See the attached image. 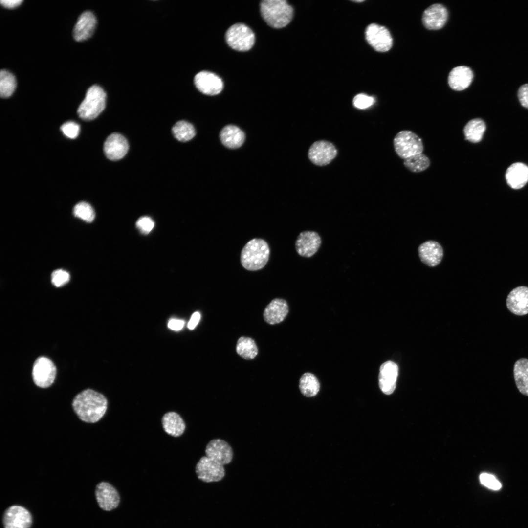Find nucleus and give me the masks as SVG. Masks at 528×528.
<instances>
[{
  "mask_svg": "<svg viewBox=\"0 0 528 528\" xmlns=\"http://www.w3.org/2000/svg\"><path fill=\"white\" fill-rule=\"evenodd\" d=\"M72 407L79 418L83 421L95 423L105 415L108 401L102 394L93 390H83L74 398Z\"/></svg>",
  "mask_w": 528,
  "mask_h": 528,
  "instance_id": "obj_1",
  "label": "nucleus"
},
{
  "mask_svg": "<svg viewBox=\"0 0 528 528\" xmlns=\"http://www.w3.org/2000/svg\"><path fill=\"white\" fill-rule=\"evenodd\" d=\"M270 255L268 243L261 238H254L248 242L242 250L241 263L246 270L257 271L267 264Z\"/></svg>",
  "mask_w": 528,
  "mask_h": 528,
  "instance_id": "obj_2",
  "label": "nucleus"
},
{
  "mask_svg": "<svg viewBox=\"0 0 528 528\" xmlns=\"http://www.w3.org/2000/svg\"><path fill=\"white\" fill-rule=\"evenodd\" d=\"M261 15L271 27L281 28L291 21L293 9L285 0H264L260 3Z\"/></svg>",
  "mask_w": 528,
  "mask_h": 528,
  "instance_id": "obj_3",
  "label": "nucleus"
},
{
  "mask_svg": "<svg viewBox=\"0 0 528 528\" xmlns=\"http://www.w3.org/2000/svg\"><path fill=\"white\" fill-rule=\"evenodd\" d=\"M106 94L98 85H94L87 90L86 96L77 110L79 117L87 121L96 118L106 106Z\"/></svg>",
  "mask_w": 528,
  "mask_h": 528,
  "instance_id": "obj_4",
  "label": "nucleus"
},
{
  "mask_svg": "<svg viewBox=\"0 0 528 528\" xmlns=\"http://www.w3.org/2000/svg\"><path fill=\"white\" fill-rule=\"evenodd\" d=\"M393 144L397 155L403 160L421 153L424 146L421 139L411 131L403 130L395 136Z\"/></svg>",
  "mask_w": 528,
  "mask_h": 528,
  "instance_id": "obj_5",
  "label": "nucleus"
},
{
  "mask_svg": "<svg viewBox=\"0 0 528 528\" xmlns=\"http://www.w3.org/2000/svg\"><path fill=\"white\" fill-rule=\"evenodd\" d=\"M225 39L232 49L245 51L250 49L255 43V34L252 30L243 23H236L227 30Z\"/></svg>",
  "mask_w": 528,
  "mask_h": 528,
  "instance_id": "obj_6",
  "label": "nucleus"
},
{
  "mask_svg": "<svg viewBox=\"0 0 528 528\" xmlns=\"http://www.w3.org/2000/svg\"><path fill=\"white\" fill-rule=\"evenodd\" d=\"M56 372V366L51 360L45 357H39L33 366V381L39 387H48L54 381Z\"/></svg>",
  "mask_w": 528,
  "mask_h": 528,
  "instance_id": "obj_7",
  "label": "nucleus"
},
{
  "mask_svg": "<svg viewBox=\"0 0 528 528\" xmlns=\"http://www.w3.org/2000/svg\"><path fill=\"white\" fill-rule=\"evenodd\" d=\"M365 37L370 45L377 51L386 52L392 46V37L384 26L375 23L370 24L366 29Z\"/></svg>",
  "mask_w": 528,
  "mask_h": 528,
  "instance_id": "obj_8",
  "label": "nucleus"
},
{
  "mask_svg": "<svg viewBox=\"0 0 528 528\" xmlns=\"http://www.w3.org/2000/svg\"><path fill=\"white\" fill-rule=\"evenodd\" d=\"M4 528H30L32 517L25 507L13 505L7 508L2 517Z\"/></svg>",
  "mask_w": 528,
  "mask_h": 528,
  "instance_id": "obj_9",
  "label": "nucleus"
},
{
  "mask_svg": "<svg viewBox=\"0 0 528 528\" xmlns=\"http://www.w3.org/2000/svg\"><path fill=\"white\" fill-rule=\"evenodd\" d=\"M198 478L206 483L220 481L225 475L223 465L206 456L202 457L196 466Z\"/></svg>",
  "mask_w": 528,
  "mask_h": 528,
  "instance_id": "obj_10",
  "label": "nucleus"
},
{
  "mask_svg": "<svg viewBox=\"0 0 528 528\" xmlns=\"http://www.w3.org/2000/svg\"><path fill=\"white\" fill-rule=\"evenodd\" d=\"M337 150L330 142L325 140L315 142L309 148L308 156L310 160L318 166L330 163L336 156Z\"/></svg>",
  "mask_w": 528,
  "mask_h": 528,
  "instance_id": "obj_11",
  "label": "nucleus"
},
{
  "mask_svg": "<svg viewBox=\"0 0 528 528\" xmlns=\"http://www.w3.org/2000/svg\"><path fill=\"white\" fill-rule=\"evenodd\" d=\"M321 244V239L318 233L314 231L307 230L299 234L295 246L300 256L310 258L317 252Z\"/></svg>",
  "mask_w": 528,
  "mask_h": 528,
  "instance_id": "obj_12",
  "label": "nucleus"
},
{
  "mask_svg": "<svg viewBox=\"0 0 528 528\" xmlns=\"http://www.w3.org/2000/svg\"><path fill=\"white\" fill-rule=\"evenodd\" d=\"M95 495L99 507L105 511H110L116 508L120 502L118 491L108 482H102L98 484L95 488Z\"/></svg>",
  "mask_w": 528,
  "mask_h": 528,
  "instance_id": "obj_13",
  "label": "nucleus"
},
{
  "mask_svg": "<svg viewBox=\"0 0 528 528\" xmlns=\"http://www.w3.org/2000/svg\"><path fill=\"white\" fill-rule=\"evenodd\" d=\"M194 83L199 91L208 95L218 94L223 88L221 79L216 74L206 71L197 74L194 78Z\"/></svg>",
  "mask_w": 528,
  "mask_h": 528,
  "instance_id": "obj_14",
  "label": "nucleus"
},
{
  "mask_svg": "<svg viewBox=\"0 0 528 528\" xmlns=\"http://www.w3.org/2000/svg\"><path fill=\"white\" fill-rule=\"evenodd\" d=\"M129 150V144L124 136L118 133L110 134L106 139L103 150L106 156L110 160L123 158Z\"/></svg>",
  "mask_w": 528,
  "mask_h": 528,
  "instance_id": "obj_15",
  "label": "nucleus"
},
{
  "mask_svg": "<svg viewBox=\"0 0 528 528\" xmlns=\"http://www.w3.org/2000/svg\"><path fill=\"white\" fill-rule=\"evenodd\" d=\"M205 452L206 457L222 465L229 463L233 455L229 444L220 439H214L209 442Z\"/></svg>",
  "mask_w": 528,
  "mask_h": 528,
  "instance_id": "obj_16",
  "label": "nucleus"
},
{
  "mask_svg": "<svg viewBox=\"0 0 528 528\" xmlns=\"http://www.w3.org/2000/svg\"><path fill=\"white\" fill-rule=\"evenodd\" d=\"M448 18L446 8L440 4H434L425 9L422 15V22L429 30H438L445 24Z\"/></svg>",
  "mask_w": 528,
  "mask_h": 528,
  "instance_id": "obj_17",
  "label": "nucleus"
},
{
  "mask_svg": "<svg viewBox=\"0 0 528 528\" xmlns=\"http://www.w3.org/2000/svg\"><path fill=\"white\" fill-rule=\"evenodd\" d=\"M508 309L517 315L528 313V287L520 286L513 289L506 299Z\"/></svg>",
  "mask_w": 528,
  "mask_h": 528,
  "instance_id": "obj_18",
  "label": "nucleus"
},
{
  "mask_svg": "<svg viewBox=\"0 0 528 528\" xmlns=\"http://www.w3.org/2000/svg\"><path fill=\"white\" fill-rule=\"evenodd\" d=\"M418 252L421 262L430 267L439 264L443 256L442 246L439 242L433 240L421 244L418 247Z\"/></svg>",
  "mask_w": 528,
  "mask_h": 528,
  "instance_id": "obj_19",
  "label": "nucleus"
},
{
  "mask_svg": "<svg viewBox=\"0 0 528 528\" xmlns=\"http://www.w3.org/2000/svg\"><path fill=\"white\" fill-rule=\"evenodd\" d=\"M96 23V18L92 12L86 11L82 13L73 29L75 40L82 42L89 38L94 33Z\"/></svg>",
  "mask_w": 528,
  "mask_h": 528,
  "instance_id": "obj_20",
  "label": "nucleus"
},
{
  "mask_svg": "<svg viewBox=\"0 0 528 528\" xmlns=\"http://www.w3.org/2000/svg\"><path fill=\"white\" fill-rule=\"evenodd\" d=\"M398 372V366L393 361H388L381 365L378 378L379 385L385 394L390 395L394 392Z\"/></svg>",
  "mask_w": 528,
  "mask_h": 528,
  "instance_id": "obj_21",
  "label": "nucleus"
},
{
  "mask_svg": "<svg viewBox=\"0 0 528 528\" xmlns=\"http://www.w3.org/2000/svg\"><path fill=\"white\" fill-rule=\"evenodd\" d=\"M288 313V306L286 301L283 299L275 298L265 307L263 316L267 323L274 325L283 321Z\"/></svg>",
  "mask_w": 528,
  "mask_h": 528,
  "instance_id": "obj_22",
  "label": "nucleus"
},
{
  "mask_svg": "<svg viewBox=\"0 0 528 528\" xmlns=\"http://www.w3.org/2000/svg\"><path fill=\"white\" fill-rule=\"evenodd\" d=\"M473 78L472 70L468 66H460L451 70L448 77L450 87L457 91L467 88L471 84Z\"/></svg>",
  "mask_w": 528,
  "mask_h": 528,
  "instance_id": "obj_23",
  "label": "nucleus"
},
{
  "mask_svg": "<svg viewBox=\"0 0 528 528\" xmlns=\"http://www.w3.org/2000/svg\"><path fill=\"white\" fill-rule=\"evenodd\" d=\"M505 176L510 187L520 189L528 182V166L523 163H514L507 168Z\"/></svg>",
  "mask_w": 528,
  "mask_h": 528,
  "instance_id": "obj_24",
  "label": "nucleus"
},
{
  "mask_svg": "<svg viewBox=\"0 0 528 528\" xmlns=\"http://www.w3.org/2000/svg\"><path fill=\"white\" fill-rule=\"evenodd\" d=\"M222 143L230 149H236L241 147L244 142L245 134L238 127L228 125L224 127L220 134Z\"/></svg>",
  "mask_w": 528,
  "mask_h": 528,
  "instance_id": "obj_25",
  "label": "nucleus"
},
{
  "mask_svg": "<svg viewBox=\"0 0 528 528\" xmlns=\"http://www.w3.org/2000/svg\"><path fill=\"white\" fill-rule=\"evenodd\" d=\"M163 428L168 434L175 437L181 436L185 429V424L180 416L175 412H168L162 418Z\"/></svg>",
  "mask_w": 528,
  "mask_h": 528,
  "instance_id": "obj_26",
  "label": "nucleus"
},
{
  "mask_svg": "<svg viewBox=\"0 0 528 528\" xmlns=\"http://www.w3.org/2000/svg\"><path fill=\"white\" fill-rule=\"evenodd\" d=\"M513 374L516 386L520 392L528 396V359L521 358L515 362Z\"/></svg>",
  "mask_w": 528,
  "mask_h": 528,
  "instance_id": "obj_27",
  "label": "nucleus"
},
{
  "mask_svg": "<svg viewBox=\"0 0 528 528\" xmlns=\"http://www.w3.org/2000/svg\"><path fill=\"white\" fill-rule=\"evenodd\" d=\"M486 130L484 121L480 118L469 120L464 126L463 132L465 139L473 143L480 142Z\"/></svg>",
  "mask_w": 528,
  "mask_h": 528,
  "instance_id": "obj_28",
  "label": "nucleus"
},
{
  "mask_svg": "<svg viewBox=\"0 0 528 528\" xmlns=\"http://www.w3.org/2000/svg\"><path fill=\"white\" fill-rule=\"evenodd\" d=\"M236 352L244 359H253L258 353V347L255 341L250 337L242 336L238 340Z\"/></svg>",
  "mask_w": 528,
  "mask_h": 528,
  "instance_id": "obj_29",
  "label": "nucleus"
},
{
  "mask_svg": "<svg viewBox=\"0 0 528 528\" xmlns=\"http://www.w3.org/2000/svg\"><path fill=\"white\" fill-rule=\"evenodd\" d=\"M299 389L301 393L307 397L315 396L320 389V383L314 375L305 373L299 380Z\"/></svg>",
  "mask_w": 528,
  "mask_h": 528,
  "instance_id": "obj_30",
  "label": "nucleus"
},
{
  "mask_svg": "<svg viewBox=\"0 0 528 528\" xmlns=\"http://www.w3.org/2000/svg\"><path fill=\"white\" fill-rule=\"evenodd\" d=\"M429 158L423 153H419L404 159L403 165L411 172L418 173L426 170L430 165Z\"/></svg>",
  "mask_w": 528,
  "mask_h": 528,
  "instance_id": "obj_31",
  "label": "nucleus"
},
{
  "mask_svg": "<svg viewBox=\"0 0 528 528\" xmlns=\"http://www.w3.org/2000/svg\"><path fill=\"white\" fill-rule=\"evenodd\" d=\"M174 137L178 141L186 142L192 139L196 134L194 126L190 123L184 121L177 122L172 128Z\"/></svg>",
  "mask_w": 528,
  "mask_h": 528,
  "instance_id": "obj_32",
  "label": "nucleus"
},
{
  "mask_svg": "<svg viewBox=\"0 0 528 528\" xmlns=\"http://www.w3.org/2000/svg\"><path fill=\"white\" fill-rule=\"evenodd\" d=\"M16 88L15 76L9 71L2 69L0 72V95L5 98L12 95Z\"/></svg>",
  "mask_w": 528,
  "mask_h": 528,
  "instance_id": "obj_33",
  "label": "nucleus"
},
{
  "mask_svg": "<svg viewBox=\"0 0 528 528\" xmlns=\"http://www.w3.org/2000/svg\"><path fill=\"white\" fill-rule=\"evenodd\" d=\"M74 215L87 222H92L95 218V212L92 206L86 202L76 204L73 208Z\"/></svg>",
  "mask_w": 528,
  "mask_h": 528,
  "instance_id": "obj_34",
  "label": "nucleus"
},
{
  "mask_svg": "<svg viewBox=\"0 0 528 528\" xmlns=\"http://www.w3.org/2000/svg\"><path fill=\"white\" fill-rule=\"evenodd\" d=\"M60 129L63 134L70 139L76 138L80 132L79 124L73 121H68L64 123Z\"/></svg>",
  "mask_w": 528,
  "mask_h": 528,
  "instance_id": "obj_35",
  "label": "nucleus"
},
{
  "mask_svg": "<svg viewBox=\"0 0 528 528\" xmlns=\"http://www.w3.org/2000/svg\"><path fill=\"white\" fill-rule=\"evenodd\" d=\"M70 279L69 273L62 269L54 271L51 274V282L56 287L62 286L66 284Z\"/></svg>",
  "mask_w": 528,
  "mask_h": 528,
  "instance_id": "obj_36",
  "label": "nucleus"
},
{
  "mask_svg": "<svg viewBox=\"0 0 528 528\" xmlns=\"http://www.w3.org/2000/svg\"><path fill=\"white\" fill-rule=\"evenodd\" d=\"M480 480L482 484L493 490H499L502 484L496 477L490 474L483 473L480 475Z\"/></svg>",
  "mask_w": 528,
  "mask_h": 528,
  "instance_id": "obj_37",
  "label": "nucleus"
},
{
  "mask_svg": "<svg viewBox=\"0 0 528 528\" xmlns=\"http://www.w3.org/2000/svg\"><path fill=\"white\" fill-rule=\"evenodd\" d=\"M375 103L374 97L368 96L364 94H359L356 95L353 100L354 106L360 109H364L373 105Z\"/></svg>",
  "mask_w": 528,
  "mask_h": 528,
  "instance_id": "obj_38",
  "label": "nucleus"
},
{
  "mask_svg": "<svg viewBox=\"0 0 528 528\" xmlns=\"http://www.w3.org/2000/svg\"><path fill=\"white\" fill-rule=\"evenodd\" d=\"M136 227L143 234H148L153 229L154 223L153 220L147 216L139 218L136 222Z\"/></svg>",
  "mask_w": 528,
  "mask_h": 528,
  "instance_id": "obj_39",
  "label": "nucleus"
},
{
  "mask_svg": "<svg viewBox=\"0 0 528 528\" xmlns=\"http://www.w3.org/2000/svg\"><path fill=\"white\" fill-rule=\"evenodd\" d=\"M518 97L522 106L528 109V84H524L519 88Z\"/></svg>",
  "mask_w": 528,
  "mask_h": 528,
  "instance_id": "obj_40",
  "label": "nucleus"
},
{
  "mask_svg": "<svg viewBox=\"0 0 528 528\" xmlns=\"http://www.w3.org/2000/svg\"><path fill=\"white\" fill-rule=\"evenodd\" d=\"M185 322L182 320L172 319L168 323V327L174 330H179L183 328Z\"/></svg>",
  "mask_w": 528,
  "mask_h": 528,
  "instance_id": "obj_41",
  "label": "nucleus"
},
{
  "mask_svg": "<svg viewBox=\"0 0 528 528\" xmlns=\"http://www.w3.org/2000/svg\"><path fill=\"white\" fill-rule=\"evenodd\" d=\"M23 2L22 0H1V5L6 8L12 9L19 6Z\"/></svg>",
  "mask_w": 528,
  "mask_h": 528,
  "instance_id": "obj_42",
  "label": "nucleus"
},
{
  "mask_svg": "<svg viewBox=\"0 0 528 528\" xmlns=\"http://www.w3.org/2000/svg\"><path fill=\"white\" fill-rule=\"evenodd\" d=\"M201 315L199 312H194L191 316L188 323L187 327L190 330H193L198 323L200 319Z\"/></svg>",
  "mask_w": 528,
  "mask_h": 528,
  "instance_id": "obj_43",
  "label": "nucleus"
},
{
  "mask_svg": "<svg viewBox=\"0 0 528 528\" xmlns=\"http://www.w3.org/2000/svg\"><path fill=\"white\" fill-rule=\"evenodd\" d=\"M355 2H362V1H363V0H355Z\"/></svg>",
  "mask_w": 528,
  "mask_h": 528,
  "instance_id": "obj_44",
  "label": "nucleus"
}]
</instances>
